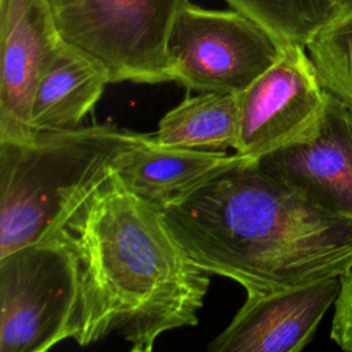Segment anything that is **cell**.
I'll return each instance as SVG.
<instances>
[{"mask_svg": "<svg viewBox=\"0 0 352 352\" xmlns=\"http://www.w3.org/2000/svg\"><path fill=\"white\" fill-rule=\"evenodd\" d=\"M111 164L70 199L45 236L78 265V345L118 330L131 351L150 352L161 334L198 323L210 278L175 239L161 208L129 191Z\"/></svg>", "mask_w": 352, "mask_h": 352, "instance_id": "obj_1", "label": "cell"}, {"mask_svg": "<svg viewBox=\"0 0 352 352\" xmlns=\"http://www.w3.org/2000/svg\"><path fill=\"white\" fill-rule=\"evenodd\" d=\"M175 239L209 274L268 293L352 270V220L261 170L254 160L161 206Z\"/></svg>", "mask_w": 352, "mask_h": 352, "instance_id": "obj_2", "label": "cell"}, {"mask_svg": "<svg viewBox=\"0 0 352 352\" xmlns=\"http://www.w3.org/2000/svg\"><path fill=\"white\" fill-rule=\"evenodd\" d=\"M138 136L80 125L0 139V257L41 241L70 199Z\"/></svg>", "mask_w": 352, "mask_h": 352, "instance_id": "obj_3", "label": "cell"}, {"mask_svg": "<svg viewBox=\"0 0 352 352\" xmlns=\"http://www.w3.org/2000/svg\"><path fill=\"white\" fill-rule=\"evenodd\" d=\"M60 41L109 82L173 81L168 38L188 0H47Z\"/></svg>", "mask_w": 352, "mask_h": 352, "instance_id": "obj_4", "label": "cell"}, {"mask_svg": "<svg viewBox=\"0 0 352 352\" xmlns=\"http://www.w3.org/2000/svg\"><path fill=\"white\" fill-rule=\"evenodd\" d=\"M84 329L78 265L52 236L0 257V351L44 352Z\"/></svg>", "mask_w": 352, "mask_h": 352, "instance_id": "obj_5", "label": "cell"}, {"mask_svg": "<svg viewBox=\"0 0 352 352\" xmlns=\"http://www.w3.org/2000/svg\"><path fill=\"white\" fill-rule=\"evenodd\" d=\"M285 43L238 10L190 1L168 38L173 81L198 92L241 94L280 55Z\"/></svg>", "mask_w": 352, "mask_h": 352, "instance_id": "obj_6", "label": "cell"}, {"mask_svg": "<svg viewBox=\"0 0 352 352\" xmlns=\"http://www.w3.org/2000/svg\"><path fill=\"white\" fill-rule=\"evenodd\" d=\"M326 96L307 48L285 44L278 59L238 94L235 153L256 161L304 139L316 126Z\"/></svg>", "mask_w": 352, "mask_h": 352, "instance_id": "obj_7", "label": "cell"}, {"mask_svg": "<svg viewBox=\"0 0 352 352\" xmlns=\"http://www.w3.org/2000/svg\"><path fill=\"white\" fill-rule=\"evenodd\" d=\"M256 164L318 206L352 220V107L333 94L308 136Z\"/></svg>", "mask_w": 352, "mask_h": 352, "instance_id": "obj_8", "label": "cell"}, {"mask_svg": "<svg viewBox=\"0 0 352 352\" xmlns=\"http://www.w3.org/2000/svg\"><path fill=\"white\" fill-rule=\"evenodd\" d=\"M341 278L248 294L230 324L208 345L210 352H298L334 305Z\"/></svg>", "mask_w": 352, "mask_h": 352, "instance_id": "obj_9", "label": "cell"}, {"mask_svg": "<svg viewBox=\"0 0 352 352\" xmlns=\"http://www.w3.org/2000/svg\"><path fill=\"white\" fill-rule=\"evenodd\" d=\"M60 47L47 0H0V139L32 131L36 85Z\"/></svg>", "mask_w": 352, "mask_h": 352, "instance_id": "obj_10", "label": "cell"}, {"mask_svg": "<svg viewBox=\"0 0 352 352\" xmlns=\"http://www.w3.org/2000/svg\"><path fill=\"white\" fill-rule=\"evenodd\" d=\"M248 160L236 153L168 147L154 135L139 133L111 165L129 191L161 208Z\"/></svg>", "mask_w": 352, "mask_h": 352, "instance_id": "obj_11", "label": "cell"}, {"mask_svg": "<svg viewBox=\"0 0 352 352\" xmlns=\"http://www.w3.org/2000/svg\"><path fill=\"white\" fill-rule=\"evenodd\" d=\"M110 84L92 62L62 44L38 80L29 113L33 131L77 128Z\"/></svg>", "mask_w": 352, "mask_h": 352, "instance_id": "obj_12", "label": "cell"}, {"mask_svg": "<svg viewBox=\"0 0 352 352\" xmlns=\"http://www.w3.org/2000/svg\"><path fill=\"white\" fill-rule=\"evenodd\" d=\"M238 133V94L201 92L169 110L154 139L168 147L224 151L236 148Z\"/></svg>", "mask_w": 352, "mask_h": 352, "instance_id": "obj_13", "label": "cell"}, {"mask_svg": "<svg viewBox=\"0 0 352 352\" xmlns=\"http://www.w3.org/2000/svg\"><path fill=\"white\" fill-rule=\"evenodd\" d=\"M285 44L307 45L337 18L336 0H223Z\"/></svg>", "mask_w": 352, "mask_h": 352, "instance_id": "obj_14", "label": "cell"}, {"mask_svg": "<svg viewBox=\"0 0 352 352\" xmlns=\"http://www.w3.org/2000/svg\"><path fill=\"white\" fill-rule=\"evenodd\" d=\"M305 48L322 87L352 107V10L327 23Z\"/></svg>", "mask_w": 352, "mask_h": 352, "instance_id": "obj_15", "label": "cell"}, {"mask_svg": "<svg viewBox=\"0 0 352 352\" xmlns=\"http://www.w3.org/2000/svg\"><path fill=\"white\" fill-rule=\"evenodd\" d=\"M330 337L341 349L352 352V270L341 276Z\"/></svg>", "mask_w": 352, "mask_h": 352, "instance_id": "obj_16", "label": "cell"}, {"mask_svg": "<svg viewBox=\"0 0 352 352\" xmlns=\"http://www.w3.org/2000/svg\"><path fill=\"white\" fill-rule=\"evenodd\" d=\"M336 1H337V12H338L337 16L352 10V0H336Z\"/></svg>", "mask_w": 352, "mask_h": 352, "instance_id": "obj_17", "label": "cell"}]
</instances>
